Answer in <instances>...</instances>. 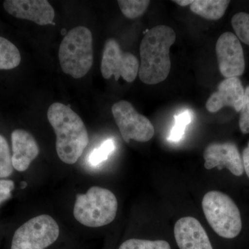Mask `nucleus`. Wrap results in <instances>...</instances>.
<instances>
[{
	"instance_id": "obj_3",
	"label": "nucleus",
	"mask_w": 249,
	"mask_h": 249,
	"mask_svg": "<svg viewBox=\"0 0 249 249\" xmlns=\"http://www.w3.org/2000/svg\"><path fill=\"white\" fill-rule=\"evenodd\" d=\"M58 58L64 73L76 79L87 75L93 62L91 31L78 26L69 31L60 44Z\"/></svg>"
},
{
	"instance_id": "obj_17",
	"label": "nucleus",
	"mask_w": 249,
	"mask_h": 249,
	"mask_svg": "<svg viewBox=\"0 0 249 249\" xmlns=\"http://www.w3.org/2000/svg\"><path fill=\"white\" fill-rule=\"evenodd\" d=\"M121 12L129 19H135L146 11L150 1L147 0H119Z\"/></svg>"
},
{
	"instance_id": "obj_4",
	"label": "nucleus",
	"mask_w": 249,
	"mask_h": 249,
	"mask_svg": "<svg viewBox=\"0 0 249 249\" xmlns=\"http://www.w3.org/2000/svg\"><path fill=\"white\" fill-rule=\"evenodd\" d=\"M117 209V199L112 192L101 187L93 186L86 194L76 196L73 215L85 227H101L114 221Z\"/></svg>"
},
{
	"instance_id": "obj_15",
	"label": "nucleus",
	"mask_w": 249,
	"mask_h": 249,
	"mask_svg": "<svg viewBox=\"0 0 249 249\" xmlns=\"http://www.w3.org/2000/svg\"><path fill=\"white\" fill-rule=\"evenodd\" d=\"M230 4L227 0H194L191 4L192 12L209 20L222 18Z\"/></svg>"
},
{
	"instance_id": "obj_18",
	"label": "nucleus",
	"mask_w": 249,
	"mask_h": 249,
	"mask_svg": "<svg viewBox=\"0 0 249 249\" xmlns=\"http://www.w3.org/2000/svg\"><path fill=\"white\" fill-rule=\"evenodd\" d=\"M175 123L168 140L172 142H178L183 139L187 125L192 121V113L186 110L175 116Z\"/></svg>"
},
{
	"instance_id": "obj_9",
	"label": "nucleus",
	"mask_w": 249,
	"mask_h": 249,
	"mask_svg": "<svg viewBox=\"0 0 249 249\" xmlns=\"http://www.w3.org/2000/svg\"><path fill=\"white\" fill-rule=\"evenodd\" d=\"M218 65L221 74L226 78L242 76L245 72L243 48L238 37L231 32L219 36L215 46Z\"/></svg>"
},
{
	"instance_id": "obj_26",
	"label": "nucleus",
	"mask_w": 249,
	"mask_h": 249,
	"mask_svg": "<svg viewBox=\"0 0 249 249\" xmlns=\"http://www.w3.org/2000/svg\"><path fill=\"white\" fill-rule=\"evenodd\" d=\"M174 2L176 3L178 5L181 6H186L188 5L191 4L193 1H190V0H176V1H173Z\"/></svg>"
},
{
	"instance_id": "obj_5",
	"label": "nucleus",
	"mask_w": 249,
	"mask_h": 249,
	"mask_svg": "<svg viewBox=\"0 0 249 249\" xmlns=\"http://www.w3.org/2000/svg\"><path fill=\"white\" fill-rule=\"evenodd\" d=\"M205 217L214 232L224 238H235L242 229L240 210L230 196L210 191L202 200Z\"/></svg>"
},
{
	"instance_id": "obj_14",
	"label": "nucleus",
	"mask_w": 249,
	"mask_h": 249,
	"mask_svg": "<svg viewBox=\"0 0 249 249\" xmlns=\"http://www.w3.org/2000/svg\"><path fill=\"white\" fill-rule=\"evenodd\" d=\"M11 142L13 166L17 171H25L39 155L38 144L33 135L24 129L14 130L11 134Z\"/></svg>"
},
{
	"instance_id": "obj_7",
	"label": "nucleus",
	"mask_w": 249,
	"mask_h": 249,
	"mask_svg": "<svg viewBox=\"0 0 249 249\" xmlns=\"http://www.w3.org/2000/svg\"><path fill=\"white\" fill-rule=\"evenodd\" d=\"M111 112L124 142L131 139L139 142H149L155 135L153 124L147 118L139 114L128 101L114 103Z\"/></svg>"
},
{
	"instance_id": "obj_10",
	"label": "nucleus",
	"mask_w": 249,
	"mask_h": 249,
	"mask_svg": "<svg viewBox=\"0 0 249 249\" xmlns=\"http://www.w3.org/2000/svg\"><path fill=\"white\" fill-rule=\"evenodd\" d=\"M204 159V167L207 170L227 168L237 177L242 176L245 172L240 152L232 142L210 144L205 150Z\"/></svg>"
},
{
	"instance_id": "obj_25",
	"label": "nucleus",
	"mask_w": 249,
	"mask_h": 249,
	"mask_svg": "<svg viewBox=\"0 0 249 249\" xmlns=\"http://www.w3.org/2000/svg\"><path fill=\"white\" fill-rule=\"evenodd\" d=\"M242 162H243L244 170L249 178V142L247 146L244 149L242 152Z\"/></svg>"
},
{
	"instance_id": "obj_23",
	"label": "nucleus",
	"mask_w": 249,
	"mask_h": 249,
	"mask_svg": "<svg viewBox=\"0 0 249 249\" xmlns=\"http://www.w3.org/2000/svg\"><path fill=\"white\" fill-rule=\"evenodd\" d=\"M239 126L243 134H249V85L245 90L243 105L240 111Z\"/></svg>"
},
{
	"instance_id": "obj_21",
	"label": "nucleus",
	"mask_w": 249,
	"mask_h": 249,
	"mask_svg": "<svg viewBox=\"0 0 249 249\" xmlns=\"http://www.w3.org/2000/svg\"><path fill=\"white\" fill-rule=\"evenodd\" d=\"M231 24L239 40L249 46V14L241 12L234 15Z\"/></svg>"
},
{
	"instance_id": "obj_8",
	"label": "nucleus",
	"mask_w": 249,
	"mask_h": 249,
	"mask_svg": "<svg viewBox=\"0 0 249 249\" xmlns=\"http://www.w3.org/2000/svg\"><path fill=\"white\" fill-rule=\"evenodd\" d=\"M138 59L129 52H124L117 41L108 39L105 44L101 73L103 78L109 79L114 76L116 81L122 77L127 83H132L139 74Z\"/></svg>"
},
{
	"instance_id": "obj_20",
	"label": "nucleus",
	"mask_w": 249,
	"mask_h": 249,
	"mask_svg": "<svg viewBox=\"0 0 249 249\" xmlns=\"http://www.w3.org/2000/svg\"><path fill=\"white\" fill-rule=\"evenodd\" d=\"M115 150V143L112 139H107L101 146L94 149L88 157V162L92 166H98L107 160L108 157Z\"/></svg>"
},
{
	"instance_id": "obj_27",
	"label": "nucleus",
	"mask_w": 249,
	"mask_h": 249,
	"mask_svg": "<svg viewBox=\"0 0 249 249\" xmlns=\"http://www.w3.org/2000/svg\"><path fill=\"white\" fill-rule=\"evenodd\" d=\"M27 186V183H26L25 181H22V186H21V188H22V189H24V188H25Z\"/></svg>"
},
{
	"instance_id": "obj_12",
	"label": "nucleus",
	"mask_w": 249,
	"mask_h": 249,
	"mask_svg": "<svg viewBox=\"0 0 249 249\" xmlns=\"http://www.w3.org/2000/svg\"><path fill=\"white\" fill-rule=\"evenodd\" d=\"M244 96L245 89L241 80L237 77L226 78L218 85L217 91L210 96L206 107L210 112L215 113L229 106L240 112Z\"/></svg>"
},
{
	"instance_id": "obj_11",
	"label": "nucleus",
	"mask_w": 249,
	"mask_h": 249,
	"mask_svg": "<svg viewBox=\"0 0 249 249\" xmlns=\"http://www.w3.org/2000/svg\"><path fill=\"white\" fill-rule=\"evenodd\" d=\"M3 6L14 17L32 21L38 25L52 24L55 18L53 8L47 0H6Z\"/></svg>"
},
{
	"instance_id": "obj_6",
	"label": "nucleus",
	"mask_w": 249,
	"mask_h": 249,
	"mask_svg": "<svg viewBox=\"0 0 249 249\" xmlns=\"http://www.w3.org/2000/svg\"><path fill=\"white\" fill-rule=\"evenodd\" d=\"M60 229L55 219L41 214L29 219L15 232L11 249H45L58 240Z\"/></svg>"
},
{
	"instance_id": "obj_24",
	"label": "nucleus",
	"mask_w": 249,
	"mask_h": 249,
	"mask_svg": "<svg viewBox=\"0 0 249 249\" xmlns=\"http://www.w3.org/2000/svg\"><path fill=\"white\" fill-rule=\"evenodd\" d=\"M14 188V182L11 180L0 179V204L11 197Z\"/></svg>"
},
{
	"instance_id": "obj_13",
	"label": "nucleus",
	"mask_w": 249,
	"mask_h": 249,
	"mask_svg": "<svg viewBox=\"0 0 249 249\" xmlns=\"http://www.w3.org/2000/svg\"><path fill=\"white\" fill-rule=\"evenodd\" d=\"M174 234L180 249H213L204 227L196 218L178 219L174 228Z\"/></svg>"
},
{
	"instance_id": "obj_22",
	"label": "nucleus",
	"mask_w": 249,
	"mask_h": 249,
	"mask_svg": "<svg viewBox=\"0 0 249 249\" xmlns=\"http://www.w3.org/2000/svg\"><path fill=\"white\" fill-rule=\"evenodd\" d=\"M119 249H171V247L169 243L164 240L130 239L124 242Z\"/></svg>"
},
{
	"instance_id": "obj_2",
	"label": "nucleus",
	"mask_w": 249,
	"mask_h": 249,
	"mask_svg": "<svg viewBox=\"0 0 249 249\" xmlns=\"http://www.w3.org/2000/svg\"><path fill=\"white\" fill-rule=\"evenodd\" d=\"M176 34L168 26L158 25L147 31L140 45L139 76L142 83L156 85L164 81L171 70L170 49Z\"/></svg>"
},
{
	"instance_id": "obj_16",
	"label": "nucleus",
	"mask_w": 249,
	"mask_h": 249,
	"mask_svg": "<svg viewBox=\"0 0 249 249\" xmlns=\"http://www.w3.org/2000/svg\"><path fill=\"white\" fill-rule=\"evenodd\" d=\"M20 62V53L16 46L0 36V70H12Z\"/></svg>"
},
{
	"instance_id": "obj_19",
	"label": "nucleus",
	"mask_w": 249,
	"mask_h": 249,
	"mask_svg": "<svg viewBox=\"0 0 249 249\" xmlns=\"http://www.w3.org/2000/svg\"><path fill=\"white\" fill-rule=\"evenodd\" d=\"M14 169L9 144L6 139L0 135V178H9Z\"/></svg>"
},
{
	"instance_id": "obj_1",
	"label": "nucleus",
	"mask_w": 249,
	"mask_h": 249,
	"mask_svg": "<svg viewBox=\"0 0 249 249\" xmlns=\"http://www.w3.org/2000/svg\"><path fill=\"white\" fill-rule=\"evenodd\" d=\"M56 135L57 154L67 164H74L89 143V135L81 118L70 106L54 103L47 111Z\"/></svg>"
}]
</instances>
